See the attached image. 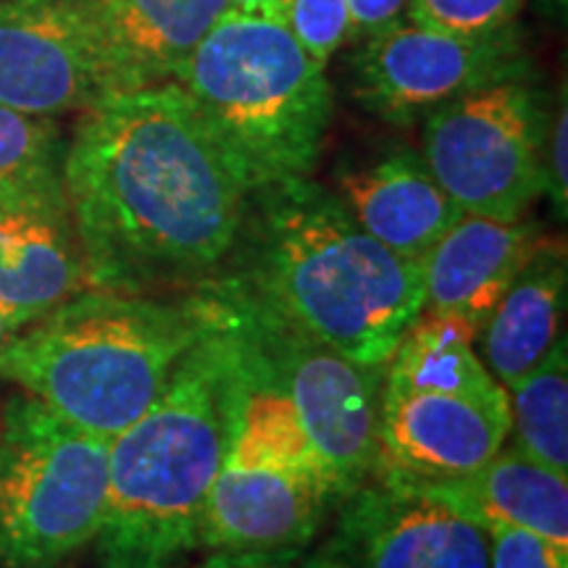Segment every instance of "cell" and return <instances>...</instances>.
Returning <instances> with one entry per match:
<instances>
[{
	"mask_svg": "<svg viewBox=\"0 0 568 568\" xmlns=\"http://www.w3.org/2000/svg\"><path fill=\"white\" fill-rule=\"evenodd\" d=\"M414 0H345L353 32L358 38H374L395 27L406 24Z\"/></svg>",
	"mask_w": 568,
	"mask_h": 568,
	"instance_id": "obj_28",
	"label": "cell"
},
{
	"mask_svg": "<svg viewBox=\"0 0 568 568\" xmlns=\"http://www.w3.org/2000/svg\"><path fill=\"white\" fill-rule=\"evenodd\" d=\"M63 190L90 287L126 295H187L211 282L247 197L174 82L84 111L67 140Z\"/></svg>",
	"mask_w": 568,
	"mask_h": 568,
	"instance_id": "obj_1",
	"label": "cell"
},
{
	"mask_svg": "<svg viewBox=\"0 0 568 568\" xmlns=\"http://www.w3.org/2000/svg\"><path fill=\"white\" fill-rule=\"evenodd\" d=\"M216 276L364 366H387L424 308L422 264L368 237L311 176L247 190Z\"/></svg>",
	"mask_w": 568,
	"mask_h": 568,
	"instance_id": "obj_2",
	"label": "cell"
},
{
	"mask_svg": "<svg viewBox=\"0 0 568 568\" xmlns=\"http://www.w3.org/2000/svg\"><path fill=\"white\" fill-rule=\"evenodd\" d=\"M566 290V243L542 237L477 337L485 366L506 389L529 374L564 337Z\"/></svg>",
	"mask_w": 568,
	"mask_h": 568,
	"instance_id": "obj_19",
	"label": "cell"
},
{
	"mask_svg": "<svg viewBox=\"0 0 568 568\" xmlns=\"http://www.w3.org/2000/svg\"><path fill=\"white\" fill-rule=\"evenodd\" d=\"M324 69L276 19L224 11L174 84L253 190L316 169L335 113Z\"/></svg>",
	"mask_w": 568,
	"mask_h": 568,
	"instance_id": "obj_5",
	"label": "cell"
},
{
	"mask_svg": "<svg viewBox=\"0 0 568 568\" xmlns=\"http://www.w3.org/2000/svg\"><path fill=\"white\" fill-rule=\"evenodd\" d=\"M508 389L497 395L397 393L382 387L372 477L435 481L477 471L508 443Z\"/></svg>",
	"mask_w": 568,
	"mask_h": 568,
	"instance_id": "obj_12",
	"label": "cell"
},
{
	"mask_svg": "<svg viewBox=\"0 0 568 568\" xmlns=\"http://www.w3.org/2000/svg\"><path fill=\"white\" fill-rule=\"evenodd\" d=\"M21 329H24V326L17 324L9 314H3V311H0V358H3V353L9 351L11 343L17 339Z\"/></svg>",
	"mask_w": 568,
	"mask_h": 568,
	"instance_id": "obj_30",
	"label": "cell"
},
{
	"mask_svg": "<svg viewBox=\"0 0 568 568\" xmlns=\"http://www.w3.org/2000/svg\"><path fill=\"white\" fill-rule=\"evenodd\" d=\"M119 95L71 0H0V105L53 116Z\"/></svg>",
	"mask_w": 568,
	"mask_h": 568,
	"instance_id": "obj_10",
	"label": "cell"
},
{
	"mask_svg": "<svg viewBox=\"0 0 568 568\" xmlns=\"http://www.w3.org/2000/svg\"><path fill=\"white\" fill-rule=\"evenodd\" d=\"M67 193L0 203V311L27 326L88 290Z\"/></svg>",
	"mask_w": 568,
	"mask_h": 568,
	"instance_id": "obj_16",
	"label": "cell"
},
{
	"mask_svg": "<svg viewBox=\"0 0 568 568\" xmlns=\"http://www.w3.org/2000/svg\"><path fill=\"white\" fill-rule=\"evenodd\" d=\"M539 3H542L545 9H548V11L558 13V11H564V9H566V3H568V0H539Z\"/></svg>",
	"mask_w": 568,
	"mask_h": 568,
	"instance_id": "obj_31",
	"label": "cell"
},
{
	"mask_svg": "<svg viewBox=\"0 0 568 568\" xmlns=\"http://www.w3.org/2000/svg\"><path fill=\"white\" fill-rule=\"evenodd\" d=\"M274 19L322 67L335 59L347 40L355 38L345 0H284Z\"/></svg>",
	"mask_w": 568,
	"mask_h": 568,
	"instance_id": "obj_24",
	"label": "cell"
},
{
	"mask_svg": "<svg viewBox=\"0 0 568 568\" xmlns=\"http://www.w3.org/2000/svg\"><path fill=\"white\" fill-rule=\"evenodd\" d=\"M337 510L339 568H489L485 529L414 487L368 479Z\"/></svg>",
	"mask_w": 568,
	"mask_h": 568,
	"instance_id": "obj_11",
	"label": "cell"
},
{
	"mask_svg": "<svg viewBox=\"0 0 568 568\" xmlns=\"http://www.w3.org/2000/svg\"><path fill=\"white\" fill-rule=\"evenodd\" d=\"M437 497L477 521L529 529L568 548V479L539 460L524 456L514 445H503L477 471L456 479L395 481Z\"/></svg>",
	"mask_w": 568,
	"mask_h": 568,
	"instance_id": "obj_18",
	"label": "cell"
},
{
	"mask_svg": "<svg viewBox=\"0 0 568 568\" xmlns=\"http://www.w3.org/2000/svg\"><path fill=\"white\" fill-rule=\"evenodd\" d=\"M510 435L524 456L568 477V345L560 337L510 387Z\"/></svg>",
	"mask_w": 568,
	"mask_h": 568,
	"instance_id": "obj_21",
	"label": "cell"
},
{
	"mask_svg": "<svg viewBox=\"0 0 568 568\" xmlns=\"http://www.w3.org/2000/svg\"><path fill=\"white\" fill-rule=\"evenodd\" d=\"M67 138L59 119L0 105V203L67 193Z\"/></svg>",
	"mask_w": 568,
	"mask_h": 568,
	"instance_id": "obj_22",
	"label": "cell"
},
{
	"mask_svg": "<svg viewBox=\"0 0 568 568\" xmlns=\"http://www.w3.org/2000/svg\"><path fill=\"white\" fill-rule=\"evenodd\" d=\"M568 101L566 88H560V103L550 111L548 142H545V193L558 219L568 211Z\"/></svg>",
	"mask_w": 568,
	"mask_h": 568,
	"instance_id": "obj_26",
	"label": "cell"
},
{
	"mask_svg": "<svg viewBox=\"0 0 568 568\" xmlns=\"http://www.w3.org/2000/svg\"><path fill=\"white\" fill-rule=\"evenodd\" d=\"M339 503L318 471L224 460L205 503L201 542L232 552L308 548Z\"/></svg>",
	"mask_w": 568,
	"mask_h": 568,
	"instance_id": "obj_13",
	"label": "cell"
},
{
	"mask_svg": "<svg viewBox=\"0 0 568 568\" xmlns=\"http://www.w3.org/2000/svg\"><path fill=\"white\" fill-rule=\"evenodd\" d=\"M542 237L527 216L503 222L464 213L422 261L424 308L450 311L481 332Z\"/></svg>",
	"mask_w": 568,
	"mask_h": 568,
	"instance_id": "obj_17",
	"label": "cell"
},
{
	"mask_svg": "<svg viewBox=\"0 0 568 568\" xmlns=\"http://www.w3.org/2000/svg\"><path fill=\"white\" fill-rule=\"evenodd\" d=\"M203 329L197 293L88 287L19 332L0 358V379L63 422L113 439L153 406Z\"/></svg>",
	"mask_w": 568,
	"mask_h": 568,
	"instance_id": "obj_4",
	"label": "cell"
},
{
	"mask_svg": "<svg viewBox=\"0 0 568 568\" xmlns=\"http://www.w3.org/2000/svg\"><path fill=\"white\" fill-rule=\"evenodd\" d=\"M489 568H568V548L529 529L485 527Z\"/></svg>",
	"mask_w": 568,
	"mask_h": 568,
	"instance_id": "obj_25",
	"label": "cell"
},
{
	"mask_svg": "<svg viewBox=\"0 0 568 568\" xmlns=\"http://www.w3.org/2000/svg\"><path fill=\"white\" fill-rule=\"evenodd\" d=\"M109 443L30 395L0 416V568H55L95 539Z\"/></svg>",
	"mask_w": 568,
	"mask_h": 568,
	"instance_id": "obj_6",
	"label": "cell"
},
{
	"mask_svg": "<svg viewBox=\"0 0 568 568\" xmlns=\"http://www.w3.org/2000/svg\"><path fill=\"white\" fill-rule=\"evenodd\" d=\"M90 27L116 92L174 82L226 11V0H71Z\"/></svg>",
	"mask_w": 568,
	"mask_h": 568,
	"instance_id": "obj_15",
	"label": "cell"
},
{
	"mask_svg": "<svg viewBox=\"0 0 568 568\" xmlns=\"http://www.w3.org/2000/svg\"><path fill=\"white\" fill-rule=\"evenodd\" d=\"M550 109L529 77L466 92L422 119V155L464 213L527 216L545 195Z\"/></svg>",
	"mask_w": 568,
	"mask_h": 568,
	"instance_id": "obj_8",
	"label": "cell"
},
{
	"mask_svg": "<svg viewBox=\"0 0 568 568\" xmlns=\"http://www.w3.org/2000/svg\"><path fill=\"white\" fill-rule=\"evenodd\" d=\"M479 332L450 311L422 308L385 368V387L397 393L497 395L500 382L474 353Z\"/></svg>",
	"mask_w": 568,
	"mask_h": 568,
	"instance_id": "obj_20",
	"label": "cell"
},
{
	"mask_svg": "<svg viewBox=\"0 0 568 568\" xmlns=\"http://www.w3.org/2000/svg\"><path fill=\"white\" fill-rule=\"evenodd\" d=\"M524 3L527 0H414L408 21L468 40L506 38L516 32Z\"/></svg>",
	"mask_w": 568,
	"mask_h": 568,
	"instance_id": "obj_23",
	"label": "cell"
},
{
	"mask_svg": "<svg viewBox=\"0 0 568 568\" xmlns=\"http://www.w3.org/2000/svg\"><path fill=\"white\" fill-rule=\"evenodd\" d=\"M226 445V361L205 316L153 406L109 443L103 524L92 539L98 568H184L203 548L205 503Z\"/></svg>",
	"mask_w": 568,
	"mask_h": 568,
	"instance_id": "obj_3",
	"label": "cell"
},
{
	"mask_svg": "<svg viewBox=\"0 0 568 568\" xmlns=\"http://www.w3.org/2000/svg\"><path fill=\"white\" fill-rule=\"evenodd\" d=\"M284 0H226V11L258 13V17H276Z\"/></svg>",
	"mask_w": 568,
	"mask_h": 568,
	"instance_id": "obj_29",
	"label": "cell"
},
{
	"mask_svg": "<svg viewBox=\"0 0 568 568\" xmlns=\"http://www.w3.org/2000/svg\"><path fill=\"white\" fill-rule=\"evenodd\" d=\"M332 193L368 237L416 264L464 216L439 187L422 151L406 145L343 161Z\"/></svg>",
	"mask_w": 568,
	"mask_h": 568,
	"instance_id": "obj_14",
	"label": "cell"
},
{
	"mask_svg": "<svg viewBox=\"0 0 568 568\" xmlns=\"http://www.w3.org/2000/svg\"><path fill=\"white\" fill-rule=\"evenodd\" d=\"M518 77H529V59L516 32L468 40L414 21L364 38L351 59L355 103L397 126L422 122L466 92Z\"/></svg>",
	"mask_w": 568,
	"mask_h": 568,
	"instance_id": "obj_9",
	"label": "cell"
},
{
	"mask_svg": "<svg viewBox=\"0 0 568 568\" xmlns=\"http://www.w3.org/2000/svg\"><path fill=\"white\" fill-rule=\"evenodd\" d=\"M203 290L266 361L301 416L303 432L339 500L372 477L376 418L387 366H364L272 314L232 282L213 276Z\"/></svg>",
	"mask_w": 568,
	"mask_h": 568,
	"instance_id": "obj_7",
	"label": "cell"
},
{
	"mask_svg": "<svg viewBox=\"0 0 568 568\" xmlns=\"http://www.w3.org/2000/svg\"><path fill=\"white\" fill-rule=\"evenodd\" d=\"M195 568H339L326 550L290 548V550H211Z\"/></svg>",
	"mask_w": 568,
	"mask_h": 568,
	"instance_id": "obj_27",
	"label": "cell"
}]
</instances>
